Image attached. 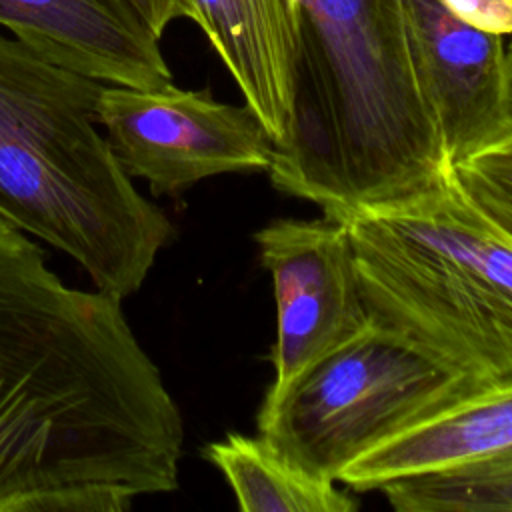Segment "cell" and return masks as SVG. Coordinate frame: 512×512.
Masks as SVG:
<instances>
[{"instance_id":"cell-1","label":"cell","mask_w":512,"mask_h":512,"mask_svg":"<svg viewBox=\"0 0 512 512\" xmlns=\"http://www.w3.org/2000/svg\"><path fill=\"white\" fill-rule=\"evenodd\" d=\"M184 420L122 300L0 218V512H126L178 488Z\"/></svg>"},{"instance_id":"cell-2","label":"cell","mask_w":512,"mask_h":512,"mask_svg":"<svg viewBox=\"0 0 512 512\" xmlns=\"http://www.w3.org/2000/svg\"><path fill=\"white\" fill-rule=\"evenodd\" d=\"M300 62L272 186L328 218L412 196L446 166L412 64L404 0H298Z\"/></svg>"},{"instance_id":"cell-3","label":"cell","mask_w":512,"mask_h":512,"mask_svg":"<svg viewBox=\"0 0 512 512\" xmlns=\"http://www.w3.org/2000/svg\"><path fill=\"white\" fill-rule=\"evenodd\" d=\"M102 86L0 34V218L124 300L176 230L98 132Z\"/></svg>"},{"instance_id":"cell-4","label":"cell","mask_w":512,"mask_h":512,"mask_svg":"<svg viewBox=\"0 0 512 512\" xmlns=\"http://www.w3.org/2000/svg\"><path fill=\"white\" fill-rule=\"evenodd\" d=\"M332 220L346 226L374 326L470 382L512 378V240L450 172Z\"/></svg>"},{"instance_id":"cell-5","label":"cell","mask_w":512,"mask_h":512,"mask_svg":"<svg viewBox=\"0 0 512 512\" xmlns=\"http://www.w3.org/2000/svg\"><path fill=\"white\" fill-rule=\"evenodd\" d=\"M472 384L370 324L258 416L256 428L300 464L336 480L360 454Z\"/></svg>"},{"instance_id":"cell-6","label":"cell","mask_w":512,"mask_h":512,"mask_svg":"<svg viewBox=\"0 0 512 512\" xmlns=\"http://www.w3.org/2000/svg\"><path fill=\"white\" fill-rule=\"evenodd\" d=\"M96 122L130 178L154 196H178L200 180L268 170L274 140L248 104L218 102L208 90L104 84Z\"/></svg>"},{"instance_id":"cell-7","label":"cell","mask_w":512,"mask_h":512,"mask_svg":"<svg viewBox=\"0 0 512 512\" xmlns=\"http://www.w3.org/2000/svg\"><path fill=\"white\" fill-rule=\"evenodd\" d=\"M276 302L274 378L258 416L282 398L326 356L370 328L346 226L322 214L316 220L282 218L254 232Z\"/></svg>"},{"instance_id":"cell-8","label":"cell","mask_w":512,"mask_h":512,"mask_svg":"<svg viewBox=\"0 0 512 512\" xmlns=\"http://www.w3.org/2000/svg\"><path fill=\"white\" fill-rule=\"evenodd\" d=\"M404 4L418 86L452 168L512 120L504 36L460 20L442 0Z\"/></svg>"},{"instance_id":"cell-9","label":"cell","mask_w":512,"mask_h":512,"mask_svg":"<svg viewBox=\"0 0 512 512\" xmlns=\"http://www.w3.org/2000/svg\"><path fill=\"white\" fill-rule=\"evenodd\" d=\"M0 26L44 58L102 84L172 82L160 38L130 0H0Z\"/></svg>"},{"instance_id":"cell-10","label":"cell","mask_w":512,"mask_h":512,"mask_svg":"<svg viewBox=\"0 0 512 512\" xmlns=\"http://www.w3.org/2000/svg\"><path fill=\"white\" fill-rule=\"evenodd\" d=\"M512 454V378L472 384L352 460L336 478L352 492Z\"/></svg>"},{"instance_id":"cell-11","label":"cell","mask_w":512,"mask_h":512,"mask_svg":"<svg viewBox=\"0 0 512 512\" xmlns=\"http://www.w3.org/2000/svg\"><path fill=\"white\" fill-rule=\"evenodd\" d=\"M194 20L230 76L244 104L274 144L288 128L300 62L298 0H188Z\"/></svg>"},{"instance_id":"cell-12","label":"cell","mask_w":512,"mask_h":512,"mask_svg":"<svg viewBox=\"0 0 512 512\" xmlns=\"http://www.w3.org/2000/svg\"><path fill=\"white\" fill-rule=\"evenodd\" d=\"M242 512H352L358 500L310 470L266 436L228 432L202 448Z\"/></svg>"},{"instance_id":"cell-13","label":"cell","mask_w":512,"mask_h":512,"mask_svg":"<svg viewBox=\"0 0 512 512\" xmlns=\"http://www.w3.org/2000/svg\"><path fill=\"white\" fill-rule=\"evenodd\" d=\"M464 196L512 240V120L450 168Z\"/></svg>"},{"instance_id":"cell-14","label":"cell","mask_w":512,"mask_h":512,"mask_svg":"<svg viewBox=\"0 0 512 512\" xmlns=\"http://www.w3.org/2000/svg\"><path fill=\"white\" fill-rule=\"evenodd\" d=\"M462 496L476 512H512V454L472 466L464 474Z\"/></svg>"},{"instance_id":"cell-15","label":"cell","mask_w":512,"mask_h":512,"mask_svg":"<svg viewBox=\"0 0 512 512\" xmlns=\"http://www.w3.org/2000/svg\"><path fill=\"white\" fill-rule=\"evenodd\" d=\"M460 20L494 32L512 36V0H442Z\"/></svg>"},{"instance_id":"cell-16","label":"cell","mask_w":512,"mask_h":512,"mask_svg":"<svg viewBox=\"0 0 512 512\" xmlns=\"http://www.w3.org/2000/svg\"><path fill=\"white\" fill-rule=\"evenodd\" d=\"M150 30L162 38L164 30L176 18H190L188 0H130Z\"/></svg>"},{"instance_id":"cell-17","label":"cell","mask_w":512,"mask_h":512,"mask_svg":"<svg viewBox=\"0 0 512 512\" xmlns=\"http://www.w3.org/2000/svg\"><path fill=\"white\" fill-rule=\"evenodd\" d=\"M506 58H508V68H510V72H512V36H510V42H508V46H506Z\"/></svg>"}]
</instances>
